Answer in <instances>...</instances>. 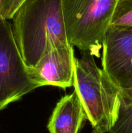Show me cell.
Wrapping results in <instances>:
<instances>
[{
	"mask_svg": "<svg viewBox=\"0 0 132 133\" xmlns=\"http://www.w3.org/2000/svg\"><path fill=\"white\" fill-rule=\"evenodd\" d=\"M11 19L16 42L28 67L36 64L49 44H70L62 0H25Z\"/></svg>",
	"mask_w": 132,
	"mask_h": 133,
	"instance_id": "6da1fadb",
	"label": "cell"
},
{
	"mask_svg": "<svg viewBox=\"0 0 132 133\" xmlns=\"http://www.w3.org/2000/svg\"><path fill=\"white\" fill-rule=\"evenodd\" d=\"M73 86L93 133L108 132L117 118L121 90L89 52L83 51L81 58L75 57Z\"/></svg>",
	"mask_w": 132,
	"mask_h": 133,
	"instance_id": "7a4b0ae2",
	"label": "cell"
},
{
	"mask_svg": "<svg viewBox=\"0 0 132 133\" xmlns=\"http://www.w3.org/2000/svg\"><path fill=\"white\" fill-rule=\"evenodd\" d=\"M118 0H62L69 43L100 57Z\"/></svg>",
	"mask_w": 132,
	"mask_h": 133,
	"instance_id": "3957f363",
	"label": "cell"
},
{
	"mask_svg": "<svg viewBox=\"0 0 132 133\" xmlns=\"http://www.w3.org/2000/svg\"><path fill=\"white\" fill-rule=\"evenodd\" d=\"M37 88L16 42L12 24L0 18V110Z\"/></svg>",
	"mask_w": 132,
	"mask_h": 133,
	"instance_id": "277c9868",
	"label": "cell"
},
{
	"mask_svg": "<svg viewBox=\"0 0 132 133\" xmlns=\"http://www.w3.org/2000/svg\"><path fill=\"white\" fill-rule=\"evenodd\" d=\"M102 66L121 92L132 90V31L109 27L102 47Z\"/></svg>",
	"mask_w": 132,
	"mask_h": 133,
	"instance_id": "5b68a950",
	"label": "cell"
},
{
	"mask_svg": "<svg viewBox=\"0 0 132 133\" xmlns=\"http://www.w3.org/2000/svg\"><path fill=\"white\" fill-rule=\"evenodd\" d=\"M75 63L72 45L53 43L35 66H28V74L38 88L50 85L65 89L73 84Z\"/></svg>",
	"mask_w": 132,
	"mask_h": 133,
	"instance_id": "8992f818",
	"label": "cell"
},
{
	"mask_svg": "<svg viewBox=\"0 0 132 133\" xmlns=\"http://www.w3.org/2000/svg\"><path fill=\"white\" fill-rule=\"evenodd\" d=\"M85 119L84 109L76 90L63 96L49 119V133H78Z\"/></svg>",
	"mask_w": 132,
	"mask_h": 133,
	"instance_id": "52a82bcc",
	"label": "cell"
},
{
	"mask_svg": "<svg viewBox=\"0 0 132 133\" xmlns=\"http://www.w3.org/2000/svg\"><path fill=\"white\" fill-rule=\"evenodd\" d=\"M107 133H132V90L121 92L117 118Z\"/></svg>",
	"mask_w": 132,
	"mask_h": 133,
	"instance_id": "ba28073f",
	"label": "cell"
},
{
	"mask_svg": "<svg viewBox=\"0 0 132 133\" xmlns=\"http://www.w3.org/2000/svg\"><path fill=\"white\" fill-rule=\"evenodd\" d=\"M110 25L132 31V0H118Z\"/></svg>",
	"mask_w": 132,
	"mask_h": 133,
	"instance_id": "9c48e42d",
	"label": "cell"
},
{
	"mask_svg": "<svg viewBox=\"0 0 132 133\" xmlns=\"http://www.w3.org/2000/svg\"><path fill=\"white\" fill-rule=\"evenodd\" d=\"M25 0H1L0 17L5 19H11L14 14Z\"/></svg>",
	"mask_w": 132,
	"mask_h": 133,
	"instance_id": "30bf717a",
	"label": "cell"
},
{
	"mask_svg": "<svg viewBox=\"0 0 132 133\" xmlns=\"http://www.w3.org/2000/svg\"><path fill=\"white\" fill-rule=\"evenodd\" d=\"M0 5H1V0H0ZM1 18V17H0Z\"/></svg>",
	"mask_w": 132,
	"mask_h": 133,
	"instance_id": "8fae6325",
	"label": "cell"
}]
</instances>
